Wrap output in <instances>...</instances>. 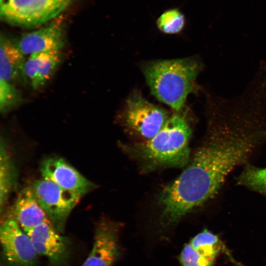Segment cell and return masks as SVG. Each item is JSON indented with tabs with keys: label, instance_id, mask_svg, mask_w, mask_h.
<instances>
[{
	"label": "cell",
	"instance_id": "cell-1",
	"mask_svg": "<svg viewBox=\"0 0 266 266\" xmlns=\"http://www.w3.org/2000/svg\"><path fill=\"white\" fill-rule=\"evenodd\" d=\"M212 115L204 141L178 177L182 193L201 205L229 173L266 142V111L245 109Z\"/></svg>",
	"mask_w": 266,
	"mask_h": 266
},
{
	"label": "cell",
	"instance_id": "cell-17",
	"mask_svg": "<svg viewBox=\"0 0 266 266\" xmlns=\"http://www.w3.org/2000/svg\"><path fill=\"white\" fill-rule=\"evenodd\" d=\"M241 186L266 196V167L246 166L237 179Z\"/></svg>",
	"mask_w": 266,
	"mask_h": 266
},
{
	"label": "cell",
	"instance_id": "cell-19",
	"mask_svg": "<svg viewBox=\"0 0 266 266\" xmlns=\"http://www.w3.org/2000/svg\"><path fill=\"white\" fill-rule=\"evenodd\" d=\"M21 93L11 83L0 79V111L5 114L23 102Z\"/></svg>",
	"mask_w": 266,
	"mask_h": 266
},
{
	"label": "cell",
	"instance_id": "cell-11",
	"mask_svg": "<svg viewBox=\"0 0 266 266\" xmlns=\"http://www.w3.org/2000/svg\"><path fill=\"white\" fill-rule=\"evenodd\" d=\"M65 42L62 23L55 21L38 30L24 34L17 44L25 55H30L37 52L62 50Z\"/></svg>",
	"mask_w": 266,
	"mask_h": 266
},
{
	"label": "cell",
	"instance_id": "cell-16",
	"mask_svg": "<svg viewBox=\"0 0 266 266\" xmlns=\"http://www.w3.org/2000/svg\"><path fill=\"white\" fill-rule=\"evenodd\" d=\"M188 244L201 255L213 261L221 250H226L217 236L207 230L196 235Z\"/></svg>",
	"mask_w": 266,
	"mask_h": 266
},
{
	"label": "cell",
	"instance_id": "cell-9",
	"mask_svg": "<svg viewBox=\"0 0 266 266\" xmlns=\"http://www.w3.org/2000/svg\"><path fill=\"white\" fill-rule=\"evenodd\" d=\"M37 254L46 257L52 266H63L69 259L70 241L48 220L26 233Z\"/></svg>",
	"mask_w": 266,
	"mask_h": 266
},
{
	"label": "cell",
	"instance_id": "cell-21",
	"mask_svg": "<svg viewBox=\"0 0 266 266\" xmlns=\"http://www.w3.org/2000/svg\"><path fill=\"white\" fill-rule=\"evenodd\" d=\"M8 0H0V3H2L6 1H7Z\"/></svg>",
	"mask_w": 266,
	"mask_h": 266
},
{
	"label": "cell",
	"instance_id": "cell-10",
	"mask_svg": "<svg viewBox=\"0 0 266 266\" xmlns=\"http://www.w3.org/2000/svg\"><path fill=\"white\" fill-rule=\"evenodd\" d=\"M43 178L80 197L96 188V185L61 158L51 157L43 160L40 166Z\"/></svg>",
	"mask_w": 266,
	"mask_h": 266
},
{
	"label": "cell",
	"instance_id": "cell-4",
	"mask_svg": "<svg viewBox=\"0 0 266 266\" xmlns=\"http://www.w3.org/2000/svg\"><path fill=\"white\" fill-rule=\"evenodd\" d=\"M121 117L128 131L146 140L154 136L169 118L165 109L148 101L137 92L128 98Z\"/></svg>",
	"mask_w": 266,
	"mask_h": 266
},
{
	"label": "cell",
	"instance_id": "cell-3",
	"mask_svg": "<svg viewBox=\"0 0 266 266\" xmlns=\"http://www.w3.org/2000/svg\"><path fill=\"white\" fill-rule=\"evenodd\" d=\"M192 130L184 117L170 116L151 138L123 145L126 152L151 167H183L189 162Z\"/></svg>",
	"mask_w": 266,
	"mask_h": 266
},
{
	"label": "cell",
	"instance_id": "cell-13",
	"mask_svg": "<svg viewBox=\"0 0 266 266\" xmlns=\"http://www.w3.org/2000/svg\"><path fill=\"white\" fill-rule=\"evenodd\" d=\"M12 216L26 233L49 220L32 187L24 188L20 192L14 204Z\"/></svg>",
	"mask_w": 266,
	"mask_h": 266
},
{
	"label": "cell",
	"instance_id": "cell-15",
	"mask_svg": "<svg viewBox=\"0 0 266 266\" xmlns=\"http://www.w3.org/2000/svg\"><path fill=\"white\" fill-rule=\"evenodd\" d=\"M16 171L4 143L1 142L0 156V206L1 211L6 204L16 183Z\"/></svg>",
	"mask_w": 266,
	"mask_h": 266
},
{
	"label": "cell",
	"instance_id": "cell-2",
	"mask_svg": "<svg viewBox=\"0 0 266 266\" xmlns=\"http://www.w3.org/2000/svg\"><path fill=\"white\" fill-rule=\"evenodd\" d=\"M202 66L197 58L188 57L146 62L141 69L153 96L179 111L193 91Z\"/></svg>",
	"mask_w": 266,
	"mask_h": 266
},
{
	"label": "cell",
	"instance_id": "cell-12",
	"mask_svg": "<svg viewBox=\"0 0 266 266\" xmlns=\"http://www.w3.org/2000/svg\"><path fill=\"white\" fill-rule=\"evenodd\" d=\"M62 58V50L37 52L29 55L24 74L34 90L43 87L51 79Z\"/></svg>",
	"mask_w": 266,
	"mask_h": 266
},
{
	"label": "cell",
	"instance_id": "cell-6",
	"mask_svg": "<svg viewBox=\"0 0 266 266\" xmlns=\"http://www.w3.org/2000/svg\"><path fill=\"white\" fill-rule=\"evenodd\" d=\"M69 0H8L0 3L1 17L16 25L33 26L56 17Z\"/></svg>",
	"mask_w": 266,
	"mask_h": 266
},
{
	"label": "cell",
	"instance_id": "cell-20",
	"mask_svg": "<svg viewBox=\"0 0 266 266\" xmlns=\"http://www.w3.org/2000/svg\"><path fill=\"white\" fill-rule=\"evenodd\" d=\"M182 266H213L214 261L198 252L188 243L182 249L179 255Z\"/></svg>",
	"mask_w": 266,
	"mask_h": 266
},
{
	"label": "cell",
	"instance_id": "cell-14",
	"mask_svg": "<svg viewBox=\"0 0 266 266\" xmlns=\"http://www.w3.org/2000/svg\"><path fill=\"white\" fill-rule=\"evenodd\" d=\"M25 55L17 42L4 35L0 40V77L10 82H19L26 79L24 74L26 62Z\"/></svg>",
	"mask_w": 266,
	"mask_h": 266
},
{
	"label": "cell",
	"instance_id": "cell-7",
	"mask_svg": "<svg viewBox=\"0 0 266 266\" xmlns=\"http://www.w3.org/2000/svg\"><path fill=\"white\" fill-rule=\"evenodd\" d=\"M0 239L4 257L11 266H37L38 255L29 235L12 216L1 223Z\"/></svg>",
	"mask_w": 266,
	"mask_h": 266
},
{
	"label": "cell",
	"instance_id": "cell-8",
	"mask_svg": "<svg viewBox=\"0 0 266 266\" xmlns=\"http://www.w3.org/2000/svg\"><path fill=\"white\" fill-rule=\"evenodd\" d=\"M120 228L117 222L101 219L96 226L91 251L82 266H112L121 253Z\"/></svg>",
	"mask_w": 266,
	"mask_h": 266
},
{
	"label": "cell",
	"instance_id": "cell-18",
	"mask_svg": "<svg viewBox=\"0 0 266 266\" xmlns=\"http://www.w3.org/2000/svg\"><path fill=\"white\" fill-rule=\"evenodd\" d=\"M186 24L184 14L177 8H169L164 11L157 18L156 25L163 33L177 34L184 29Z\"/></svg>",
	"mask_w": 266,
	"mask_h": 266
},
{
	"label": "cell",
	"instance_id": "cell-5",
	"mask_svg": "<svg viewBox=\"0 0 266 266\" xmlns=\"http://www.w3.org/2000/svg\"><path fill=\"white\" fill-rule=\"evenodd\" d=\"M32 188L49 221L63 233L68 216L81 197L43 178L34 181Z\"/></svg>",
	"mask_w": 266,
	"mask_h": 266
}]
</instances>
